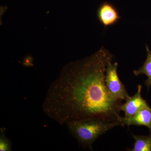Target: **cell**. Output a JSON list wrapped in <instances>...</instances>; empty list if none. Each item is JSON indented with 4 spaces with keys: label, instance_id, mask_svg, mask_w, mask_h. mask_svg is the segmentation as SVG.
<instances>
[{
    "label": "cell",
    "instance_id": "3",
    "mask_svg": "<svg viewBox=\"0 0 151 151\" xmlns=\"http://www.w3.org/2000/svg\"><path fill=\"white\" fill-rule=\"evenodd\" d=\"M109 61L105 71V83L108 90L116 99L126 100L129 95L118 74V63Z\"/></svg>",
    "mask_w": 151,
    "mask_h": 151
},
{
    "label": "cell",
    "instance_id": "8",
    "mask_svg": "<svg viewBox=\"0 0 151 151\" xmlns=\"http://www.w3.org/2000/svg\"><path fill=\"white\" fill-rule=\"evenodd\" d=\"M134 139V147L130 151H151V133L148 136L132 134Z\"/></svg>",
    "mask_w": 151,
    "mask_h": 151
},
{
    "label": "cell",
    "instance_id": "6",
    "mask_svg": "<svg viewBox=\"0 0 151 151\" xmlns=\"http://www.w3.org/2000/svg\"><path fill=\"white\" fill-rule=\"evenodd\" d=\"M122 127L127 126H144L147 127L151 133V108H146L139 111L136 115L129 118L121 117Z\"/></svg>",
    "mask_w": 151,
    "mask_h": 151
},
{
    "label": "cell",
    "instance_id": "9",
    "mask_svg": "<svg viewBox=\"0 0 151 151\" xmlns=\"http://www.w3.org/2000/svg\"><path fill=\"white\" fill-rule=\"evenodd\" d=\"M0 151H12V143L6 137L4 133V130L3 129H1Z\"/></svg>",
    "mask_w": 151,
    "mask_h": 151
},
{
    "label": "cell",
    "instance_id": "2",
    "mask_svg": "<svg viewBox=\"0 0 151 151\" xmlns=\"http://www.w3.org/2000/svg\"><path fill=\"white\" fill-rule=\"evenodd\" d=\"M68 131L82 147L93 150V144L99 137L121 124L99 118L71 121L66 124Z\"/></svg>",
    "mask_w": 151,
    "mask_h": 151
},
{
    "label": "cell",
    "instance_id": "4",
    "mask_svg": "<svg viewBox=\"0 0 151 151\" xmlns=\"http://www.w3.org/2000/svg\"><path fill=\"white\" fill-rule=\"evenodd\" d=\"M142 85L139 84L136 94L131 97L129 96L125 100V103L121 105V111H124L125 114L124 118L132 117L143 108L150 107L147 101L142 97Z\"/></svg>",
    "mask_w": 151,
    "mask_h": 151
},
{
    "label": "cell",
    "instance_id": "1",
    "mask_svg": "<svg viewBox=\"0 0 151 151\" xmlns=\"http://www.w3.org/2000/svg\"><path fill=\"white\" fill-rule=\"evenodd\" d=\"M113 58L102 47L90 56L68 63L49 87L42 105L45 113L61 125L99 118L122 127V100L111 94L105 83L107 64Z\"/></svg>",
    "mask_w": 151,
    "mask_h": 151
},
{
    "label": "cell",
    "instance_id": "7",
    "mask_svg": "<svg viewBox=\"0 0 151 151\" xmlns=\"http://www.w3.org/2000/svg\"><path fill=\"white\" fill-rule=\"evenodd\" d=\"M146 49L147 56L145 61L138 70H134L133 73L136 76L142 74L147 76V79L145 81V83L149 90L151 86V51L147 45H146Z\"/></svg>",
    "mask_w": 151,
    "mask_h": 151
},
{
    "label": "cell",
    "instance_id": "5",
    "mask_svg": "<svg viewBox=\"0 0 151 151\" xmlns=\"http://www.w3.org/2000/svg\"><path fill=\"white\" fill-rule=\"evenodd\" d=\"M97 16L98 20L105 28L116 24L121 18L116 7L108 1L103 2L100 5L97 9Z\"/></svg>",
    "mask_w": 151,
    "mask_h": 151
}]
</instances>
